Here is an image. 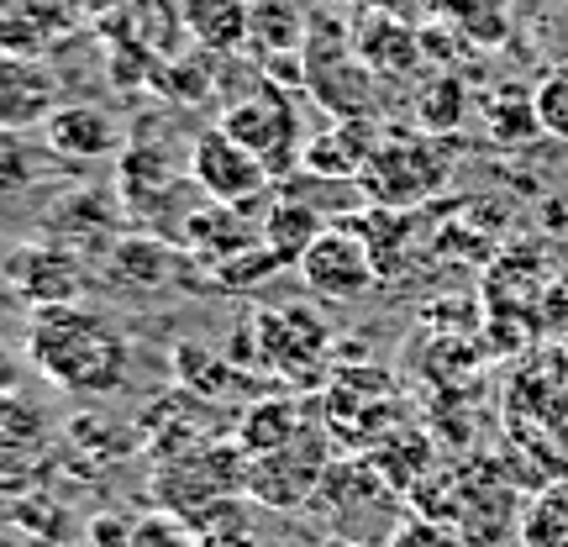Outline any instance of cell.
Wrapping results in <instances>:
<instances>
[{
    "label": "cell",
    "instance_id": "6da1fadb",
    "mask_svg": "<svg viewBox=\"0 0 568 547\" xmlns=\"http://www.w3.org/2000/svg\"><path fill=\"white\" fill-rule=\"evenodd\" d=\"M27 364L38 368L48 385L101 401V395H116L126 385L132 343L95 305H42L27 316Z\"/></svg>",
    "mask_w": 568,
    "mask_h": 547
},
{
    "label": "cell",
    "instance_id": "7a4b0ae2",
    "mask_svg": "<svg viewBox=\"0 0 568 547\" xmlns=\"http://www.w3.org/2000/svg\"><path fill=\"white\" fill-rule=\"evenodd\" d=\"M148 495L153 506L163 510H180V516H195L211 500H226V495H247V453L232 443H205L184 447L174 458H159L153 464V479H148Z\"/></svg>",
    "mask_w": 568,
    "mask_h": 547
},
{
    "label": "cell",
    "instance_id": "3957f363",
    "mask_svg": "<svg viewBox=\"0 0 568 547\" xmlns=\"http://www.w3.org/2000/svg\"><path fill=\"white\" fill-rule=\"evenodd\" d=\"M332 464H337L332 458V432L322 422H305L301 437H290L274 453L247 458V500L268 510H301L316 500Z\"/></svg>",
    "mask_w": 568,
    "mask_h": 547
},
{
    "label": "cell",
    "instance_id": "277c9868",
    "mask_svg": "<svg viewBox=\"0 0 568 547\" xmlns=\"http://www.w3.org/2000/svg\"><path fill=\"white\" fill-rule=\"evenodd\" d=\"M447 153L437 142L410 138V132H385L368 169L358 174L364 195L374 205H389V211H410V205H426L437 190L447 184Z\"/></svg>",
    "mask_w": 568,
    "mask_h": 547
},
{
    "label": "cell",
    "instance_id": "5b68a950",
    "mask_svg": "<svg viewBox=\"0 0 568 547\" xmlns=\"http://www.w3.org/2000/svg\"><path fill=\"white\" fill-rule=\"evenodd\" d=\"M216 126H222L226 138L243 142L247 153L264 163L274 180H280V174H290V169H301L305 138H301V126H295V111H290L284 84L258 80V90H253V95H243V101L226 105Z\"/></svg>",
    "mask_w": 568,
    "mask_h": 547
},
{
    "label": "cell",
    "instance_id": "8992f818",
    "mask_svg": "<svg viewBox=\"0 0 568 547\" xmlns=\"http://www.w3.org/2000/svg\"><path fill=\"white\" fill-rule=\"evenodd\" d=\"M253 326H258V364L264 368H274L290 385H322L326 379L332 332L305 305H264Z\"/></svg>",
    "mask_w": 568,
    "mask_h": 547
},
{
    "label": "cell",
    "instance_id": "52a82bcc",
    "mask_svg": "<svg viewBox=\"0 0 568 547\" xmlns=\"http://www.w3.org/2000/svg\"><path fill=\"white\" fill-rule=\"evenodd\" d=\"M6 284H11V295L21 305H69L84 295V284H90V269L74 247L53 243V237H32V243H17L6 253V264H0Z\"/></svg>",
    "mask_w": 568,
    "mask_h": 547
},
{
    "label": "cell",
    "instance_id": "ba28073f",
    "mask_svg": "<svg viewBox=\"0 0 568 547\" xmlns=\"http://www.w3.org/2000/svg\"><path fill=\"white\" fill-rule=\"evenodd\" d=\"M190 184L201 190L205 201H216V205H258L264 201V190H268V174L264 163L247 153L237 138H226L222 126H211V132H201V138L190 142Z\"/></svg>",
    "mask_w": 568,
    "mask_h": 547
},
{
    "label": "cell",
    "instance_id": "9c48e42d",
    "mask_svg": "<svg viewBox=\"0 0 568 547\" xmlns=\"http://www.w3.org/2000/svg\"><path fill=\"white\" fill-rule=\"evenodd\" d=\"M301 284L316 301H364L379 290V264L353 226H326L301 259Z\"/></svg>",
    "mask_w": 568,
    "mask_h": 547
},
{
    "label": "cell",
    "instance_id": "30bf717a",
    "mask_svg": "<svg viewBox=\"0 0 568 547\" xmlns=\"http://www.w3.org/2000/svg\"><path fill=\"white\" fill-rule=\"evenodd\" d=\"M53 447H59V422L48 416L42 401L21 395V389L0 395V485L38 479Z\"/></svg>",
    "mask_w": 568,
    "mask_h": 547
},
{
    "label": "cell",
    "instance_id": "8fae6325",
    "mask_svg": "<svg viewBox=\"0 0 568 547\" xmlns=\"http://www.w3.org/2000/svg\"><path fill=\"white\" fill-rule=\"evenodd\" d=\"M122 211V195H111V190H69L63 201H53L48 222H42V237L74 247L80 259H105L111 243L126 232Z\"/></svg>",
    "mask_w": 568,
    "mask_h": 547
},
{
    "label": "cell",
    "instance_id": "7c38bea8",
    "mask_svg": "<svg viewBox=\"0 0 568 547\" xmlns=\"http://www.w3.org/2000/svg\"><path fill=\"white\" fill-rule=\"evenodd\" d=\"M59 74L38 53H6L0 48V132H32L59 111Z\"/></svg>",
    "mask_w": 568,
    "mask_h": 547
},
{
    "label": "cell",
    "instance_id": "4fadbf2b",
    "mask_svg": "<svg viewBox=\"0 0 568 547\" xmlns=\"http://www.w3.org/2000/svg\"><path fill=\"white\" fill-rule=\"evenodd\" d=\"M453 531L468 547H500L510 531H521V510H516V489L500 474L468 479L458 474V510H453Z\"/></svg>",
    "mask_w": 568,
    "mask_h": 547
},
{
    "label": "cell",
    "instance_id": "5bb4252c",
    "mask_svg": "<svg viewBox=\"0 0 568 547\" xmlns=\"http://www.w3.org/2000/svg\"><path fill=\"white\" fill-rule=\"evenodd\" d=\"M180 259L184 247H174L159 232H122L111 253H105V280L122 284V290H138V295H159L180 280Z\"/></svg>",
    "mask_w": 568,
    "mask_h": 547
},
{
    "label": "cell",
    "instance_id": "9a60e30c",
    "mask_svg": "<svg viewBox=\"0 0 568 547\" xmlns=\"http://www.w3.org/2000/svg\"><path fill=\"white\" fill-rule=\"evenodd\" d=\"M42 142H48L63 163H95V159L122 153L126 132L105 105H59V111L42 122Z\"/></svg>",
    "mask_w": 568,
    "mask_h": 547
},
{
    "label": "cell",
    "instance_id": "2e32d148",
    "mask_svg": "<svg viewBox=\"0 0 568 547\" xmlns=\"http://www.w3.org/2000/svg\"><path fill=\"white\" fill-rule=\"evenodd\" d=\"M258 243H264V232H258V222L247 216L243 205L205 201L201 211H190L180 222V247L190 259H205V264H216V269H222L226 259L247 253V247H258Z\"/></svg>",
    "mask_w": 568,
    "mask_h": 547
},
{
    "label": "cell",
    "instance_id": "e0dca14e",
    "mask_svg": "<svg viewBox=\"0 0 568 547\" xmlns=\"http://www.w3.org/2000/svg\"><path fill=\"white\" fill-rule=\"evenodd\" d=\"M379 126L374 122H337L332 132L322 138H305V153H301V169L305 174H326V180H358L379 148Z\"/></svg>",
    "mask_w": 568,
    "mask_h": 547
},
{
    "label": "cell",
    "instance_id": "ac0fdd59",
    "mask_svg": "<svg viewBox=\"0 0 568 547\" xmlns=\"http://www.w3.org/2000/svg\"><path fill=\"white\" fill-rule=\"evenodd\" d=\"M305 32H311V17L295 0H253L247 6V53L264 59L268 69L284 53L305 59Z\"/></svg>",
    "mask_w": 568,
    "mask_h": 547
},
{
    "label": "cell",
    "instance_id": "d6986e66",
    "mask_svg": "<svg viewBox=\"0 0 568 547\" xmlns=\"http://www.w3.org/2000/svg\"><path fill=\"white\" fill-rule=\"evenodd\" d=\"M247 6L253 0H180V21L195 38V48L226 59L247 48Z\"/></svg>",
    "mask_w": 568,
    "mask_h": 547
},
{
    "label": "cell",
    "instance_id": "ffe728a7",
    "mask_svg": "<svg viewBox=\"0 0 568 547\" xmlns=\"http://www.w3.org/2000/svg\"><path fill=\"white\" fill-rule=\"evenodd\" d=\"M353 53H358L374 74H410V69L426 59L422 42H416V27H410V21H395V17H379V11L358 27Z\"/></svg>",
    "mask_w": 568,
    "mask_h": 547
},
{
    "label": "cell",
    "instance_id": "44dd1931",
    "mask_svg": "<svg viewBox=\"0 0 568 547\" xmlns=\"http://www.w3.org/2000/svg\"><path fill=\"white\" fill-rule=\"evenodd\" d=\"M59 163L63 159L48 142H32L21 132H0V205H11L21 195H32L38 184H48Z\"/></svg>",
    "mask_w": 568,
    "mask_h": 547
},
{
    "label": "cell",
    "instance_id": "7402d4cb",
    "mask_svg": "<svg viewBox=\"0 0 568 547\" xmlns=\"http://www.w3.org/2000/svg\"><path fill=\"white\" fill-rule=\"evenodd\" d=\"M258 232H264V247L280 259L284 269H301L305 259V247L322 237L326 226L322 216H316V205H305V201H290V195H280V201L264 211V222H258Z\"/></svg>",
    "mask_w": 568,
    "mask_h": 547
},
{
    "label": "cell",
    "instance_id": "603a6c76",
    "mask_svg": "<svg viewBox=\"0 0 568 547\" xmlns=\"http://www.w3.org/2000/svg\"><path fill=\"white\" fill-rule=\"evenodd\" d=\"M174 163L163 159V148L153 142H126L122 148V205L126 211H153L163 201V190H174Z\"/></svg>",
    "mask_w": 568,
    "mask_h": 547
},
{
    "label": "cell",
    "instance_id": "cb8c5ba5",
    "mask_svg": "<svg viewBox=\"0 0 568 547\" xmlns=\"http://www.w3.org/2000/svg\"><path fill=\"white\" fill-rule=\"evenodd\" d=\"M485 126L500 148H527L542 138V117H537V84H500L485 101Z\"/></svg>",
    "mask_w": 568,
    "mask_h": 547
},
{
    "label": "cell",
    "instance_id": "d4e9b609",
    "mask_svg": "<svg viewBox=\"0 0 568 547\" xmlns=\"http://www.w3.org/2000/svg\"><path fill=\"white\" fill-rule=\"evenodd\" d=\"M301 401H290V395H274V401H253L243 411V422H237V447H243L247 458H258V453H274L284 447L290 437H301Z\"/></svg>",
    "mask_w": 568,
    "mask_h": 547
},
{
    "label": "cell",
    "instance_id": "484cf974",
    "mask_svg": "<svg viewBox=\"0 0 568 547\" xmlns=\"http://www.w3.org/2000/svg\"><path fill=\"white\" fill-rule=\"evenodd\" d=\"M437 17L474 48H500L510 38V0H443Z\"/></svg>",
    "mask_w": 568,
    "mask_h": 547
},
{
    "label": "cell",
    "instance_id": "4316f807",
    "mask_svg": "<svg viewBox=\"0 0 568 547\" xmlns=\"http://www.w3.org/2000/svg\"><path fill=\"white\" fill-rule=\"evenodd\" d=\"M211 59L216 53H174V59H159L153 63V90L159 95H169V101L180 105H201L205 95H211V80H216V69H211Z\"/></svg>",
    "mask_w": 568,
    "mask_h": 547
},
{
    "label": "cell",
    "instance_id": "83f0119b",
    "mask_svg": "<svg viewBox=\"0 0 568 547\" xmlns=\"http://www.w3.org/2000/svg\"><path fill=\"white\" fill-rule=\"evenodd\" d=\"M521 543L527 547H568V485L542 489L537 506L521 510Z\"/></svg>",
    "mask_w": 568,
    "mask_h": 547
},
{
    "label": "cell",
    "instance_id": "f1b7e54d",
    "mask_svg": "<svg viewBox=\"0 0 568 547\" xmlns=\"http://www.w3.org/2000/svg\"><path fill=\"white\" fill-rule=\"evenodd\" d=\"M126 547H205V543H201V531L190 527V516L159 506V510H148V516L132 521Z\"/></svg>",
    "mask_w": 568,
    "mask_h": 547
},
{
    "label": "cell",
    "instance_id": "f546056e",
    "mask_svg": "<svg viewBox=\"0 0 568 547\" xmlns=\"http://www.w3.org/2000/svg\"><path fill=\"white\" fill-rule=\"evenodd\" d=\"M464 111H468V90L458 80L437 74V80L422 90V122H426V132H453V126H464Z\"/></svg>",
    "mask_w": 568,
    "mask_h": 547
},
{
    "label": "cell",
    "instance_id": "4dcf8cb0",
    "mask_svg": "<svg viewBox=\"0 0 568 547\" xmlns=\"http://www.w3.org/2000/svg\"><path fill=\"white\" fill-rule=\"evenodd\" d=\"M537 117H542V138L568 142V63L537 80Z\"/></svg>",
    "mask_w": 568,
    "mask_h": 547
},
{
    "label": "cell",
    "instance_id": "1f68e13d",
    "mask_svg": "<svg viewBox=\"0 0 568 547\" xmlns=\"http://www.w3.org/2000/svg\"><path fill=\"white\" fill-rule=\"evenodd\" d=\"M280 259L268 253L264 243L247 247V253H237V259H226L222 269H216V284H226V290H253L258 280H268V274H280Z\"/></svg>",
    "mask_w": 568,
    "mask_h": 547
},
{
    "label": "cell",
    "instance_id": "d6a6232c",
    "mask_svg": "<svg viewBox=\"0 0 568 547\" xmlns=\"http://www.w3.org/2000/svg\"><path fill=\"white\" fill-rule=\"evenodd\" d=\"M385 547H464V537L453 527H443V521H432V516H410V521H400L389 531Z\"/></svg>",
    "mask_w": 568,
    "mask_h": 547
},
{
    "label": "cell",
    "instance_id": "836d02e7",
    "mask_svg": "<svg viewBox=\"0 0 568 547\" xmlns=\"http://www.w3.org/2000/svg\"><path fill=\"white\" fill-rule=\"evenodd\" d=\"M379 17H395V21H410L416 27V17H422V6H432V0H368Z\"/></svg>",
    "mask_w": 568,
    "mask_h": 547
},
{
    "label": "cell",
    "instance_id": "e575fe53",
    "mask_svg": "<svg viewBox=\"0 0 568 547\" xmlns=\"http://www.w3.org/2000/svg\"><path fill=\"white\" fill-rule=\"evenodd\" d=\"M11 389H21V364H17V353L0 343V395H11Z\"/></svg>",
    "mask_w": 568,
    "mask_h": 547
},
{
    "label": "cell",
    "instance_id": "d590c367",
    "mask_svg": "<svg viewBox=\"0 0 568 547\" xmlns=\"http://www.w3.org/2000/svg\"><path fill=\"white\" fill-rule=\"evenodd\" d=\"M322 547H374V543H364V537H326Z\"/></svg>",
    "mask_w": 568,
    "mask_h": 547
},
{
    "label": "cell",
    "instance_id": "8d00e7d4",
    "mask_svg": "<svg viewBox=\"0 0 568 547\" xmlns=\"http://www.w3.org/2000/svg\"><path fill=\"white\" fill-rule=\"evenodd\" d=\"M558 337H564V353H568V316H564V322H558Z\"/></svg>",
    "mask_w": 568,
    "mask_h": 547
}]
</instances>
